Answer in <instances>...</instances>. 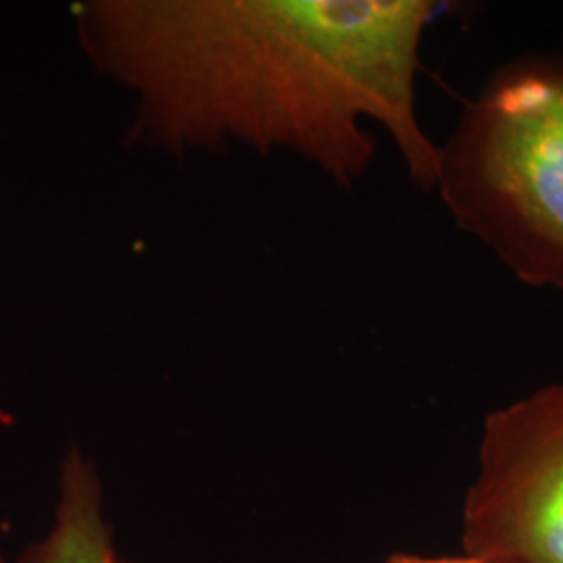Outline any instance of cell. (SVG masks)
Listing matches in <instances>:
<instances>
[{
	"label": "cell",
	"mask_w": 563,
	"mask_h": 563,
	"mask_svg": "<svg viewBox=\"0 0 563 563\" xmlns=\"http://www.w3.org/2000/svg\"><path fill=\"white\" fill-rule=\"evenodd\" d=\"M430 0H86L92 67L134 95L128 144L169 155L239 142L290 151L339 186L374 162L383 125L411 180L437 190L441 146L416 107Z\"/></svg>",
	"instance_id": "cell-1"
},
{
	"label": "cell",
	"mask_w": 563,
	"mask_h": 563,
	"mask_svg": "<svg viewBox=\"0 0 563 563\" xmlns=\"http://www.w3.org/2000/svg\"><path fill=\"white\" fill-rule=\"evenodd\" d=\"M463 547L484 563H563V384L488 416Z\"/></svg>",
	"instance_id": "cell-3"
},
{
	"label": "cell",
	"mask_w": 563,
	"mask_h": 563,
	"mask_svg": "<svg viewBox=\"0 0 563 563\" xmlns=\"http://www.w3.org/2000/svg\"><path fill=\"white\" fill-rule=\"evenodd\" d=\"M386 563H484L478 558L472 555H460V558H420V555H407V553H397Z\"/></svg>",
	"instance_id": "cell-5"
},
{
	"label": "cell",
	"mask_w": 563,
	"mask_h": 563,
	"mask_svg": "<svg viewBox=\"0 0 563 563\" xmlns=\"http://www.w3.org/2000/svg\"><path fill=\"white\" fill-rule=\"evenodd\" d=\"M59 493L55 526L18 563H121L102 522L101 481L78 446L60 463Z\"/></svg>",
	"instance_id": "cell-4"
},
{
	"label": "cell",
	"mask_w": 563,
	"mask_h": 563,
	"mask_svg": "<svg viewBox=\"0 0 563 563\" xmlns=\"http://www.w3.org/2000/svg\"><path fill=\"white\" fill-rule=\"evenodd\" d=\"M457 225L532 286L563 288V57L501 67L441 148Z\"/></svg>",
	"instance_id": "cell-2"
}]
</instances>
